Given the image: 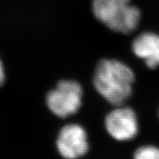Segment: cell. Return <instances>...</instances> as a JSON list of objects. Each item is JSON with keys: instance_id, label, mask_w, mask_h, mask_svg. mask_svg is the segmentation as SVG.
<instances>
[{"instance_id": "obj_1", "label": "cell", "mask_w": 159, "mask_h": 159, "mask_svg": "<svg viewBox=\"0 0 159 159\" xmlns=\"http://www.w3.org/2000/svg\"><path fill=\"white\" fill-rule=\"evenodd\" d=\"M135 75L132 69L116 59H103L94 75V86L107 102L115 106L123 105L131 97Z\"/></svg>"}, {"instance_id": "obj_2", "label": "cell", "mask_w": 159, "mask_h": 159, "mask_svg": "<svg viewBox=\"0 0 159 159\" xmlns=\"http://www.w3.org/2000/svg\"><path fill=\"white\" fill-rule=\"evenodd\" d=\"M94 16L113 32L129 34L134 32L141 18L139 8L131 0H93Z\"/></svg>"}, {"instance_id": "obj_3", "label": "cell", "mask_w": 159, "mask_h": 159, "mask_svg": "<svg viewBox=\"0 0 159 159\" xmlns=\"http://www.w3.org/2000/svg\"><path fill=\"white\" fill-rule=\"evenodd\" d=\"M83 91L78 82L60 81L46 95V104L55 116L66 118L78 112L83 100Z\"/></svg>"}, {"instance_id": "obj_4", "label": "cell", "mask_w": 159, "mask_h": 159, "mask_svg": "<svg viewBox=\"0 0 159 159\" xmlns=\"http://www.w3.org/2000/svg\"><path fill=\"white\" fill-rule=\"evenodd\" d=\"M56 149L62 159H82L90 150L87 131L78 124L65 125L57 137Z\"/></svg>"}, {"instance_id": "obj_5", "label": "cell", "mask_w": 159, "mask_h": 159, "mask_svg": "<svg viewBox=\"0 0 159 159\" xmlns=\"http://www.w3.org/2000/svg\"><path fill=\"white\" fill-rule=\"evenodd\" d=\"M105 129L109 136L117 141H129L139 132L137 115L129 107L117 106L105 118Z\"/></svg>"}, {"instance_id": "obj_6", "label": "cell", "mask_w": 159, "mask_h": 159, "mask_svg": "<svg viewBox=\"0 0 159 159\" xmlns=\"http://www.w3.org/2000/svg\"><path fill=\"white\" fill-rule=\"evenodd\" d=\"M133 53L145 61L149 69L159 66V36L153 32H143L132 44Z\"/></svg>"}, {"instance_id": "obj_7", "label": "cell", "mask_w": 159, "mask_h": 159, "mask_svg": "<svg viewBox=\"0 0 159 159\" xmlns=\"http://www.w3.org/2000/svg\"><path fill=\"white\" fill-rule=\"evenodd\" d=\"M133 159H159V148L154 145H142L133 153Z\"/></svg>"}, {"instance_id": "obj_8", "label": "cell", "mask_w": 159, "mask_h": 159, "mask_svg": "<svg viewBox=\"0 0 159 159\" xmlns=\"http://www.w3.org/2000/svg\"><path fill=\"white\" fill-rule=\"evenodd\" d=\"M5 81V71H4L3 65L0 60V87L2 86Z\"/></svg>"}]
</instances>
